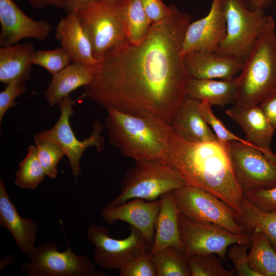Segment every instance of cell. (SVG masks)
Masks as SVG:
<instances>
[{
    "label": "cell",
    "instance_id": "15",
    "mask_svg": "<svg viewBox=\"0 0 276 276\" xmlns=\"http://www.w3.org/2000/svg\"><path fill=\"white\" fill-rule=\"evenodd\" d=\"M0 24L1 47L16 44L26 38L44 40L53 30L49 22L29 17L13 0H0Z\"/></svg>",
    "mask_w": 276,
    "mask_h": 276
},
{
    "label": "cell",
    "instance_id": "5",
    "mask_svg": "<svg viewBox=\"0 0 276 276\" xmlns=\"http://www.w3.org/2000/svg\"><path fill=\"white\" fill-rule=\"evenodd\" d=\"M185 185L184 179L169 165L156 160L135 161L121 181L120 194L106 206H114L136 198L155 200Z\"/></svg>",
    "mask_w": 276,
    "mask_h": 276
},
{
    "label": "cell",
    "instance_id": "3",
    "mask_svg": "<svg viewBox=\"0 0 276 276\" xmlns=\"http://www.w3.org/2000/svg\"><path fill=\"white\" fill-rule=\"evenodd\" d=\"M106 110L108 139L124 156L135 161L156 160L167 164L174 132L170 124L152 115Z\"/></svg>",
    "mask_w": 276,
    "mask_h": 276
},
{
    "label": "cell",
    "instance_id": "25",
    "mask_svg": "<svg viewBox=\"0 0 276 276\" xmlns=\"http://www.w3.org/2000/svg\"><path fill=\"white\" fill-rule=\"evenodd\" d=\"M236 77L229 80L191 78L187 86V96L205 101L212 107H223L233 103L236 93Z\"/></svg>",
    "mask_w": 276,
    "mask_h": 276
},
{
    "label": "cell",
    "instance_id": "39",
    "mask_svg": "<svg viewBox=\"0 0 276 276\" xmlns=\"http://www.w3.org/2000/svg\"><path fill=\"white\" fill-rule=\"evenodd\" d=\"M143 8L152 24L163 20L166 16L169 6L162 0H141Z\"/></svg>",
    "mask_w": 276,
    "mask_h": 276
},
{
    "label": "cell",
    "instance_id": "16",
    "mask_svg": "<svg viewBox=\"0 0 276 276\" xmlns=\"http://www.w3.org/2000/svg\"><path fill=\"white\" fill-rule=\"evenodd\" d=\"M160 203V199L153 201L133 199L114 206H106L101 215L104 221L109 224L118 221L129 224L144 236L151 248Z\"/></svg>",
    "mask_w": 276,
    "mask_h": 276
},
{
    "label": "cell",
    "instance_id": "27",
    "mask_svg": "<svg viewBox=\"0 0 276 276\" xmlns=\"http://www.w3.org/2000/svg\"><path fill=\"white\" fill-rule=\"evenodd\" d=\"M248 260L251 268L261 276H276V250L268 238L259 230L250 234Z\"/></svg>",
    "mask_w": 276,
    "mask_h": 276
},
{
    "label": "cell",
    "instance_id": "40",
    "mask_svg": "<svg viewBox=\"0 0 276 276\" xmlns=\"http://www.w3.org/2000/svg\"><path fill=\"white\" fill-rule=\"evenodd\" d=\"M259 106L271 125L276 129V91L263 100Z\"/></svg>",
    "mask_w": 276,
    "mask_h": 276
},
{
    "label": "cell",
    "instance_id": "1",
    "mask_svg": "<svg viewBox=\"0 0 276 276\" xmlns=\"http://www.w3.org/2000/svg\"><path fill=\"white\" fill-rule=\"evenodd\" d=\"M191 16L174 4L139 44L114 46L93 67L84 97L108 109L149 114L170 124L187 96L191 78L181 55Z\"/></svg>",
    "mask_w": 276,
    "mask_h": 276
},
{
    "label": "cell",
    "instance_id": "33",
    "mask_svg": "<svg viewBox=\"0 0 276 276\" xmlns=\"http://www.w3.org/2000/svg\"><path fill=\"white\" fill-rule=\"evenodd\" d=\"M197 105L199 112L207 124L212 128L220 143L227 146L231 142L237 141L257 148L246 140L235 135L228 130L223 122L214 114L212 106L209 103L198 100Z\"/></svg>",
    "mask_w": 276,
    "mask_h": 276
},
{
    "label": "cell",
    "instance_id": "7",
    "mask_svg": "<svg viewBox=\"0 0 276 276\" xmlns=\"http://www.w3.org/2000/svg\"><path fill=\"white\" fill-rule=\"evenodd\" d=\"M226 20V34L217 52L243 61L264 29L269 15L252 10L242 0H221Z\"/></svg>",
    "mask_w": 276,
    "mask_h": 276
},
{
    "label": "cell",
    "instance_id": "11",
    "mask_svg": "<svg viewBox=\"0 0 276 276\" xmlns=\"http://www.w3.org/2000/svg\"><path fill=\"white\" fill-rule=\"evenodd\" d=\"M130 231L127 237L114 239L110 236L107 227L90 224L87 238L95 246L94 263L104 269L120 270L129 262L150 251L151 246L144 236L131 226Z\"/></svg>",
    "mask_w": 276,
    "mask_h": 276
},
{
    "label": "cell",
    "instance_id": "8",
    "mask_svg": "<svg viewBox=\"0 0 276 276\" xmlns=\"http://www.w3.org/2000/svg\"><path fill=\"white\" fill-rule=\"evenodd\" d=\"M179 213L198 222L221 226L234 234H250L240 222V216L222 200L211 193L185 185L172 191Z\"/></svg>",
    "mask_w": 276,
    "mask_h": 276
},
{
    "label": "cell",
    "instance_id": "19",
    "mask_svg": "<svg viewBox=\"0 0 276 276\" xmlns=\"http://www.w3.org/2000/svg\"><path fill=\"white\" fill-rule=\"evenodd\" d=\"M0 225L9 232L22 254L27 256L34 250L38 226L34 220L19 215L9 197L2 178H0Z\"/></svg>",
    "mask_w": 276,
    "mask_h": 276
},
{
    "label": "cell",
    "instance_id": "4",
    "mask_svg": "<svg viewBox=\"0 0 276 276\" xmlns=\"http://www.w3.org/2000/svg\"><path fill=\"white\" fill-rule=\"evenodd\" d=\"M236 78L235 105H259L276 91L275 25L271 16Z\"/></svg>",
    "mask_w": 276,
    "mask_h": 276
},
{
    "label": "cell",
    "instance_id": "38",
    "mask_svg": "<svg viewBox=\"0 0 276 276\" xmlns=\"http://www.w3.org/2000/svg\"><path fill=\"white\" fill-rule=\"evenodd\" d=\"M26 90L24 82L14 81L7 84L5 89L0 93V123L9 109L19 104L15 99Z\"/></svg>",
    "mask_w": 276,
    "mask_h": 276
},
{
    "label": "cell",
    "instance_id": "31",
    "mask_svg": "<svg viewBox=\"0 0 276 276\" xmlns=\"http://www.w3.org/2000/svg\"><path fill=\"white\" fill-rule=\"evenodd\" d=\"M214 254H199L187 257L191 276H235L236 272L227 269L221 259Z\"/></svg>",
    "mask_w": 276,
    "mask_h": 276
},
{
    "label": "cell",
    "instance_id": "12",
    "mask_svg": "<svg viewBox=\"0 0 276 276\" xmlns=\"http://www.w3.org/2000/svg\"><path fill=\"white\" fill-rule=\"evenodd\" d=\"M178 224L183 244V253L187 258L199 254H214L226 263L228 248L233 244L250 245V235L233 233L218 225L193 221L179 213Z\"/></svg>",
    "mask_w": 276,
    "mask_h": 276
},
{
    "label": "cell",
    "instance_id": "6",
    "mask_svg": "<svg viewBox=\"0 0 276 276\" xmlns=\"http://www.w3.org/2000/svg\"><path fill=\"white\" fill-rule=\"evenodd\" d=\"M119 2V0H96L76 11L98 63L109 50L127 40Z\"/></svg>",
    "mask_w": 276,
    "mask_h": 276
},
{
    "label": "cell",
    "instance_id": "14",
    "mask_svg": "<svg viewBox=\"0 0 276 276\" xmlns=\"http://www.w3.org/2000/svg\"><path fill=\"white\" fill-rule=\"evenodd\" d=\"M226 29L221 0H212L207 15L188 26L182 45V56L194 52L217 51L225 37Z\"/></svg>",
    "mask_w": 276,
    "mask_h": 276
},
{
    "label": "cell",
    "instance_id": "21",
    "mask_svg": "<svg viewBox=\"0 0 276 276\" xmlns=\"http://www.w3.org/2000/svg\"><path fill=\"white\" fill-rule=\"evenodd\" d=\"M197 100L187 96L170 123L179 136L191 142H219L197 108Z\"/></svg>",
    "mask_w": 276,
    "mask_h": 276
},
{
    "label": "cell",
    "instance_id": "35",
    "mask_svg": "<svg viewBox=\"0 0 276 276\" xmlns=\"http://www.w3.org/2000/svg\"><path fill=\"white\" fill-rule=\"evenodd\" d=\"M120 276H156V266L150 251L129 262L119 270Z\"/></svg>",
    "mask_w": 276,
    "mask_h": 276
},
{
    "label": "cell",
    "instance_id": "17",
    "mask_svg": "<svg viewBox=\"0 0 276 276\" xmlns=\"http://www.w3.org/2000/svg\"><path fill=\"white\" fill-rule=\"evenodd\" d=\"M225 113L235 121L245 134L246 140L261 150L272 163L276 164L275 153L270 145L275 129L259 106L234 105Z\"/></svg>",
    "mask_w": 276,
    "mask_h": 276
},
{
    "label": "cell",
    "instance_id": "32",
    "mask_svg": "<svg viewBox=\"0 0 276 276\" xmlns=\"http://www.w3.org/2000/svg\"><path fill=\"white\" fill-rule=\"evenodd\" d=\"M32 64L45 69L54 76L66 68L72 60L68 53L62 47L50 50H37L33 53Z\"/></svg>",
    "mask_w": 276,
    "mask_h": 276
},
{
    "label": "cell",
    "instance_id": "30",
    "mask_svg": "<svg viewBox=\"0 0 276 276\" xmlns=\"http://www.w3.org/2000/svg\"><path fill=\"white\" fill-rule=\"evenodd\" d=\"M46 176L39 160L36 146L29 145L26 156L19 164L15 173V185L23 189L34 190Z\"/></svg>",
    "mask_w": 276,
    "mask_h": 276
},
{
    "label": "cell",
    "instance_id": "24",
    "mask_svg": "<svg viewBox=\"0 0 276 276\" xmlns=\"http://www.w3.org/2000/svg\"><path fill=\"white\" fill-rule=\"evenodd\" d=\"M93 77V67L79 62L72 61L64 70L52 76L43 93L44 99L50 106H54L74 90L89 84Z\"/></svg>",
    "mask_w": 276,
    "mask_h": 276
},
{
    "label": "cell",
    "instance_id": "29",
    "mask_svg": "<svg viewBox=\"0 0 276 276\" xmlns=\"http://www.w3.org/2000/svg\"><path fill=\"white\" fill-rule=\"evenodd\" d=\"M152 255L156 276H191L187 258L182 250L170 246Z\"/></svg>",
    "mask_w": 276,
    "mask_h": 276
},
{
    "label": "cell",
    "instance_id": "13",
    "mask_svg": "<svg viewBox=\"0 0 276 276\" xmlns=\"http://www.w3.org/2000/svg\"><path fill=\"white\" fill-rule=\"evenodd\" d=\"M227 149L235 178L243 193L276 186V164L261 150L237 141L229 142Z\"/></svg>",
    "mask_w": 276,
    "mask_h": 276
},
{
    "label": "cell",
    "instance_id": "26",
    "mask_svg": "<svg viewBox=\"0 0 276 276\" xmlns=\"http://www.w3.org/2000/svg\"><path fill=\"white\" fill-rule=\"evenodd\" d=\"M119 10L127 40L133 44H139L146 36L152 25L141 0H119Z\"/></svg>",
    "mask_w": 276,
    "mask_h": 276
},
{
    "label": "cell",
    "instance_id": "42",
    "mask_svg": "<svg viewBox=\"0 0 276 276\" xmlns=\"http://www.w3.org/2000/svg\"><path fill=\"white\" fill-rule=\"evenodd\" d=\"M242 1L249 9L264 11L276 0H242Z\"/></svg>",
    "mask_w": 276,
    "mask_h": 276
},
{
    "label": "cell",
    "instance_id": "43",
    "mask_svg": "<svg viewBox=\"0 0 276 276\" xmlns=\"http://www.w3.org/2000/svg\"><path fill=\"white\" fill-rule=\"evenodd\" d=\"M95 1L96 0H66L63 10L66 13L72 11L76 12Z\"/></svg>",
    "mask_w": 276,
    "mask_h": 276
},
{
    "label": "cell",
    "instance_id": "23",
    "mask_svg": "<svg viewBox=\"0 0 276 276\" xmlns=\"http://www.w3.org/2000/svg\"><path fill=\"white\" fill-rule=\"evenodd\" d=\"M35 51L30 41L0 48V81L7 85L25 82L31 77L32 55Z\"/></svg>",
    "mask_w": 276,
    "mask_h": 276
},
{
    "label": "cell",
    "instance_id": "2",
    "mask_svg": "<svg viewBox=\"0 0 276 276\" xmlns=\"http://www.w3.org/2000/svg\"><path fill=\"white\" fill-rule=\"evenodd\" d=\"M167 164L186 185L211 193L241 216L244 196L235 176L227 145L219 142H189L174 131Z\"/></svg>",
    "mask_w": 276,
    "mask_h": 276
},
{
    "label": "cell",
    "instance_id": "10",
    "mask_svg": "<svg viewBox=\"0 0 276 276\" xmlns=\"http://www.w3.org/2000/svg\"><path fill=\"white\" fill-rule=\"evenodd\" d=\"M76 102L71 95L64 97L59 103L60 114L56 123L51 129L35 134L34 137L52 142L62 150L68 159L72 174L77 181L81 173L80 160L84 151L89 147H95L97 152H100L104 149V143L102 135L103 126L98 121L94 123L89 137L83 141L77 139L70 123V118L75 112L73 106L76 105Z\"/></svg>",
    "mask_w": 276,
    "mask_h": 276
},
{
    "label": "cell",
    "instance_id": "22",
    "mask_svg": "<svg viewBox=\"0 0 276 276\" xmlns=\"http://www.w3.org/2000/svg\"><path fill=\"white\" fill-rule=\"evenodd\" d=\"M160 207L155 226V234L150 253H154L168 247H175L183 250L179 224V210L172 191L160 197Z\"/></svg>",
    "mask_w": 276,
    "mask_h": 276
},
{
    "label": "cell",
    "instance_id": "37",
    "mask_svg": "<svg viewBox=\"0 0 276 276\" xmlns=\"http://www.w3.org/2000/svg\"><path fill=\"white\" fill-rule=\"evenodd\" d=\"M243 195L259 209L264 211L276 210V186L253 189L244 192Z\"/></svg>",
    "mask_w": 276,
    "mask_h": 276
},
{
    "label": "cell",
    "instance_id": "34",
    "mask_svg": "<svg viewBox=\"0 0 276 276\" xmlns=\"http://www.w3.org/2000/svg\"><path fill=\"white\" fill-rule=\"evenodd\" d=\"M34 141L37 156L46 176L55 178L58 173L57 165L65 154L52 142L35 137Z\"/></svg>",
    "mask_w": 276,
    "mask_h": 276
},
{
    "label": "cell",
    "instance_id": "44",
    "mask_svg": "<svg viewBox=\"0 0 276 276\" xmlns=\"http://www.w3.org/2000/svg\"><path fill=\"white\" fill-rule=\"evenodd\" d=\"M275 159H276V153H275Z\"/></svg>",
    "mask_w": 276,
    "mask_h": 276
},
{
    "label": "cell",
    "instance_id": "18",
    "mask_svg": "<svg viewBox=\"0 0 276 276\" xmlns=\"http://www.w3.org/2000/svg\"><path fill=\"white\" fill-rule=\"evenodd\" d=\"M182 57L185 69L192 79H232L240 73L244 63L217 52H194Z\"/></svg>",
    "mask_w": 276,
    "mask_h": 276
},
{
    "label": "cell",
    "instance_id": "20",
    "mask_svg": "<svg viewBox=\"0 0 276 276\" xmlns=\"http://www.w3.org/2000/svg\"><path fill=\"white\" fill-rule=\"evenodd\" d=\"M56 37L72 61L90 67L98 63L93 56L89 38L79 22L77 12H68L60 20L56 28Z\"/></svg>",
    "mask_w": 276,
    "mask_h": 276
},
{
    "label": "cell",
    "instance_id": "28",
    "mask_svg": "<svg viewBox=\"0 0 276 276\" xmlns=\"http://www.w3.org/2000/svg\"><path fill=\"white\" fill-rule=\"evenodd\" d=\"M240 222L250 234L254 230L262 232L276 250V210L259 209L244 197Z\"/></svg>",
    "mask_w": 276,
    "mask_h": 276
},
{
    "label": "cell",
    "instance_id": "36",
    "mask_svg": "<svg viewBox=\"0 0 276 276\" xmlns=\"http://www.w3.org/2000/svg\"><path fill=\"white\" fill-rule=\"evenodd\" d=\"M248 246L245 244H233L229 247L226 256L233 263L237 276H261L249 264L247 252Z\"/></svg>",
    "mask_w": 276,
    "mask_h": 276
},
{
    "label": "cell",
    "instance_id": "9",
    "mask_svg": "<svg viewBox=\"0 0 276 276\" xmlns=\"http://www.w3.org/2000/svg\"><path fill=\"white\" fill-rule=\"evenodd\" d=\"M29 262L21 265L27 276H108L98 270L87 257L74 252L67 243L63 251L52 241L35 247L27 256Z\"/></svg>",
    "mask_w": 276,
    "mask_h": 276
},
{
    "label": "cell",
    "instance_id": "41",
    "mask_svg": "<svg viewBox=\"0 0 276 276\" xmlns=\"http://www.w3.org/2000/svg\"><path fill=\"white\" fill-rule=\"evenodd\" d=\"M35 9H42L53 6L57 8L63 9L66 0H26Z\"/></svg>",
    "mask_w": 276,
    "mask_h": 276
}]
</instances>
